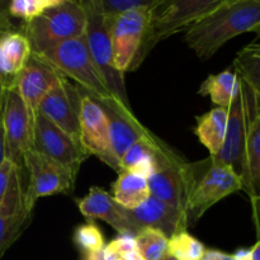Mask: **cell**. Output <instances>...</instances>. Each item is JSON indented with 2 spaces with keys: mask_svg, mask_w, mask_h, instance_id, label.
I'll list each match as a JSON object with an SVG mask.
<instances>
[{
  "mask_svg": "<svg viewBox=\"0 0 260 260\" xmlns=\"http://www.w3.org/2000/svg\"><path fill=\"white\" fill-rule=\"evenodd\" d=\"M236 76L260 94V46L258 41L240 51L234 61Z\"/></svg>",
  "mask_w": 260,
  "mask_h": 260,
  "instance_id": "25",
  "label": "cell"
},
{
  "mask_svg": "<svg viewBox=\"0 0 260 260\" xmlns=\"http://www.w3.org/2000/svg\"><path fill=\"white\" fill-rule=\"evenodd\" d=\"M80 107L81 89L62 75L58 83L42 99L37 112L47 117L81 146Z\"/></svg>",
  "mask_w": 260,
  "mask_h": 260,
  "instance_id": "13",
  "label": "cell"
},
{
  "mask_svg": "<svg viewBox=\"0 0 260 260\" xmlns=\"http://www.w3.org/2000/svg\"><path fill=\"white\" fill-rule=\"evenodd\" d=\"M30 55V45L24 35L9 32L0 36V78L7 88L14 85Z\"/></svg>",
  "mask_w": 260,
  "mask_h": 260,
  "instance_id": "19",
  "label": "cell"
},
{
  "mask_svg": "<svg viewBox=\"0 0 260 260\" xmlns=\"http://www.w3.org/2000/svg\"><path fill=\"white\" fill-rule=\"evenodd\" d=\"M126 217L137 229H154L164 234L168 239L180 231H187L188 218L183 211L149 196L139 207L134 210L123 208Z\"/></svg>",
  "mask_w": 260,
  "mask_h": 260,
  "instance_id": "16",
  "label": "cell"
},
{
  "mask_svg": "<svg viewBox=\"0 0 260 260\" xmlns=\"http://www.w3.org/2000/svg\"><path fill=\"white\" fill-rule=\"evenodd\" d=\"M245 145H246V124L245 117H244L243 107V95H241L240 84L236 90L233 101L228 108V124H226L225 140H223L222 147L220 152L215 156H211L216 161L228 165L235 172L243 183V190L249 194L250 200L253 201L254 211H255V221L258 215V201L251 187L250 178L248 174L245 157ZM258 223V221H256Z\"/></svg>",
  "mask_w": 260,
  "mask_h": 260,
  "instance_id": "8",
  "label": "cell"
},
{
  "mask_svg": "<svg viewBox=\"0 0 260 260\" xmlns=\"http://www.w3.org/2000/svg\"><path fill=\"white\" fill-rule=\"evenodd\" d=\"M41 4L43 5V8H48V7H53V5H57L60 3H62L63 0H40Z\"/></svg>",
  "mask_w": 260,
  "mask_h": 260,
  "instance_id": "39",
  "label": "cell"
},
{
  "mask_svg": "<svg viewBox=\"0 0 260 260\" xmlns=\"http://www.w3.org/2000/svg\"><path fill=\"white\" fill-rule=\"evenodd\" d=\"M238 2H244V0H223L222 4H233V3H238Z\"/></svg>",
  "mask_w": 260,
  "mask_h": 260,
  "instance_id": "41",
  "label": "cell"
},
{
  "mask_svg": "<svg viewBox=\"0 0 260 260\" xmlns=\"http://www.w3.org/2000/svg\"><path fill=\"white\" fill-rule=\"evenodd\" d=\"M3 127L7 159L12 160L18 167H23L24 155L33 150V117L14 85L5 89Z\"/></svg>",
  "mask_w": 260,
  "mask_h": 260,
  "instance_id": "11",
  "label": "cell"
},
{
  "mask_svg": "<svg viewBox=\"0 0 260 260\" xmlns=\"http://www.w3.org/2000/svg\"><path fill=\"white\" fill-rule=\"evenodd\" d=\"M104 248H106V251L109 255L116 258L119 254L127 253V251L131 250H136V240H135V236L121 234L118 238L112 240L111 243H109L108 245L104 246Z\"/></svg>",
  "mask_w": 260,
  "mask_h": 260,
  "instance_id": "32",
  "label": "cell"
},
{
  "mask_svg": "<svg viewBox=\"0 0 260 260\" xmlns=\"http://www.w3.org/2000/svg\"><path fill=\"white\" fill-rule=\"evenodd\" d=\"M193 167V182L187 201L188 225H194L207 210L228 196L243 190L241 179L233 169L212 157Z\"/></svg>",
  "mask_w": 260,
  "mask_h": 260,
  "instance_id": "5",
  "label": "cell"
},
{
  "mask_svg": "<svg viewBox=\"0 0 260 260\" xmlns=\"http://www.w3.org/2000/svg\"><path fill=\"white\" fill-rule=\"evenodd\" d=\"M228 124V108L216 107L203 116L197 118L196 135L198 140L210 151L211 156H215L222 147Z\"/></svg>",
  "mask_w": 260,
  "mask_h": 260,
  "instance_id": "21",
  "label": "cell"
},
{
  "mask_svg": "<svg viewBox=\"0 0 260 260\" xmlns=\"http://www.w3.org/2000/svg\"><path fill=\"white\" fill-rule=\"evenodd\" d=\"M200 260H234V256L215 249H206Z\"/></svg>",
  "mask_w": 260,
  "mask_h": 260,
  "instance_id": "35",
  "label": "cell"
},
{
  "mask_svg": "<svg viewBox=\"0 0 260 260\" xmlns=\"http://www.w3.org/2000/svg\"><path fill=\"white\" fill-rule=\"evenodd\" d=\"M206 248L187 231H180L168 239V254L177 260H200Z\"/></svg>",
  "mask_w": 260,
  "mask_h": 260,
  "instance_id": "28",
  "label": "cell"
},
{
  "mask_svg": "<svg viewBox=\"0 0 260 260\" xmlns=\"http://www.w3.org/2000/svg\"><path fill=\"white\" fill-rule=\"evenodd\" d=\"M112 188L113 200L126 210L139 207L150 196L146 178L131 172H119Z\"/></svg>",
  "mask_w": 260,
  "mask_h": 260,
  "instance_id": "22",
  "label": "cell"
},
{
  "mask_svg": "<svg viewBox=\"0 0 260 260\" xmlns=\"http://www.w3.org/2000/svg\"><path fill=\"white\" fill-rule=\"evenodd\" d=\"M38 56L93 98L98 101L114 99L91 58L84 36L58 43Z\"/></svg>",
  "mask_w": 260,
  "mask_h": 260,
  "instance_id": "3",
  "label": "cell"
},
{
  "mask_svg": "<svg viewBox=\"0 0 260 260\" xmlns=\"http://www.w3.org/2000/svg\"><path fill=\"white\" fill-rule=\"evenodd\" d=\"M81 215L88 220H102L114 229L117 233L136 236L140 229L132 225L123 212V207L113 200L107 190L101 187H91L88 194L78 201Z\"/></svg>",
  "mask_w": 260,
  "mask_h": 260,
  "instance_id": "18",
  "label": "cell"
},
{
  "mask_svg": "<svg viewBox=\"0 0 260 260\" xmlns=\"http://www.w3.org/2000/svg\"><path fill=\"white\" fill-rule=\"evenodd\" d=\"M5 89H7V86H5V84H4V81H3V79L0 78V102H2L3 98H4Z\"/></svg>",
  "mask_w": 260,
  "mask_h": 260,
  "instance_id": "40",
  "label": "cell"
},
{
  "mask_svg": "<svg viewBox=\"0 0 260 260\" xmlns=\"http://www.w3.org/2000/svg\"><path fill=\"white\" fill-rule=\"evenodd\" d=\"M95 101L103 109L108 122L112 149L117 159L119 160L135 142L146 136L150 131L137 121L131 109H127L116 99Z\"/></svg>",
  "mask_w": 260,
  "mask_h": 260,
  "instance_id": "17",
  "label": "cell"
},
{
  "mask_svg": "<svg viewBox=\"0 0 260 260\" xmlns=\"http://www.w3.org/2000/svg\"><path fill=\"white\" fill-rule=\"evenodd\" d=\"M260 29V0L221 4L185 29V42L202 60L212 57L226 42Z\"/></svg>",
  "mask_w": 260,
  "mask_h": 260,
  "instance_id": "1",
  "label": "cell"
},
{
  "mask_svg": "<svg viewBox=\"0 0 260 260\" xmlns=\"http://www.w3.org/2000/svg\"><path fill=\"white\" fill-rule=\"evenodd\" d=\"M156 169L147 178L150 196L183 211L187 215V201L193 182L192 164L183 160L161 140L155 146Z\"/></svg>",
  "mask_w": 260,
  "mask_h": 260,
  "instance_id": "7",
  "label": "cell"
},
{
  "mask_svg": "<svg viewBox=\"0 0 260 260\" xmlns=\"http://www.w3.org/2000/svg\"><path fill=\"white\" fill-rule=\"evenodd\" d=\"M85 17L76 0H63L53 7L45 8L27 22L25 37L32 53H42L61 42L84 36Z\"/></svg>",
  "mask_w": 260,
  "mask_h": 260,
  "instance_id": "4",
  "label": "cell"
},
{
  "mask_svg": "<svg viewBox=\"0 0 260 260\" xmlns=\"http://www.w3.org/2000/svg\"><path fill=\"white\" fill-rule=\"evenodd\" d=\"M117 260H144L140 253L136 250H131V251H127V253L123 254H119V255L116 256Z\"/></svg>",
  "mask_w": 260,
  "mask_h": 260,
  "instance_id": "38",
  "label": "cell"
},
{
  "mask_svg": "<svg viewBox=\"0 0 260 260\" xmlns=\"http://www.w3.org/2000/svg\"><path fill=\"white\" fill-rule=\"evenodd\" d=\"M223 0H165L151 13L149 27L132 70L139 68L159 42L185 30L193 22L222 4Z\"/></svg>",
  "mask_w": 260,
  "mask_h": 260,
  "instance_id": "6",
  "label": "cell"
},
{
  "mask_svg": "<svg viewBox=\"0 0 260 260\" xmlns=\"http://www.w3.org/2000/svg\"><path fill=\"white\" fill-rule=\"evenodd\" d=\"M23 167L28 174L24 202L32 210L38 198L71 193L75 184L76 177L70 170L36 150L24 155Z\"/></svg>",
  "mask_w": 260,
  "mask_h": 260,
  "instance_id": "9",
  "label": "cell"
},
{
  "mask_svg": "<svg viewBox=\"0 0 260 260\" xmlns=\"http://www.w3.org/2000/svg\"><path fill=\"white\" fill-rule=\"evenodd\" d=\"M33 150L60 162L75 177L89 156L80 145L40 112L33 118Z\"/></svg>",
  "mask_w": 260,
  "mask_h": 260,
  "instance_id": "12",
  "label": "cell"
},
{
  "mask_svg": "<svg viewBox=\"0 0 260 260\" xmlns=\"http://www.w3.org/2000/svg\"><path fill=\"white\" fill-rule=\"evenodd\" d=\"M80 144L89 156L94 155L117 173L121 172L119 160L112 149L108 122L103 109L84 90H81Z\"/></svg>",
  "mask_w": 260,
  "mask_h": 260,
  "instance_id": "14",
  "label": "cell"
},
{
  "mask_svg": "<svg viewBox=\"0 0 260 260\" xmlns=\"http://www.w3.org/2000/svg\"><path fill=\"white\" fill-rule=\"evenodd\" d=\"M45 9L40 0H10L9 13L13 17L29 22Z\"/></svg>",
  "mask_w": 260,
  "mask_h": 260,
  "instance_id": "31",
  "label": "cell"
},
{
  "mask_svg": "<svg viewBox=\"0 0 260 260\" xmlns=\"http://www.w3.org/2000/svg\"><path fill=\"white\" fill-rule=\"evenodd\" d=\"M239 89V79L235 73L225 70L216 75H210L202 85L198 93L201 95H208L213 104L222 108H229L236 90Z\"/></svg>",
  "mask_w": 260,
  "mask_h": 260,
  "instance_id": "23",
  "label": "cell"
},
{
  "mask_svg": "<svg viewBox=\"0 0 260 260\" xmlns=\"http://www.w3.org/2000/svg\"><path fill=\"white\" fill-rule=\"evenodd\" d=\"M157 137L149 132L135 142L119 159L121 172H131L144 178H149L156 169L155 146Z\"/></svg>",
  "mask_w": 260,
  "mask_h": 260,
  "instance_id": "20",
  "label": "cell"
},
{
  "mask_svg": "<svg viewBox=\"0 0 260 260\" xmlns=\"http://www.w3.org/2000/svg\"><path fill=\"white\" fill-rule=\"evenodd\" d=\"M32 211V208L28 207L25 202L15 212L0 211V258L27 228Z\"/></svg>",
  "mask_w": 260,
  "mask_h": 260,
  "instance_id": "24",
  "label": "cell"
},
{
  "mask_svg": "<svg viewBox=\"0 0 260 260\" xmlns=\"http://www.w3.org/2000/svg\"><path fill=\"white\" fill-rule=\"evenodd\" d=\"M74 241L84 253L101 250L106 246L103 234L99 230L98 226L91 221L76 228L75 234H74Z\"/></svg>",
  "mask_w": 260,
  "mask_h": 260,
  "instance_id": "29",
  "label": "cell"
},
{
  "mask_svg": "<svg viewBox=\"0 0 260 260\" xmlns=\"http://www.w3.org/2000/svg\"><path fill=\"white\" fill-rule=\"evenodd\" d=\"M61 76L62 74L36 53L30 55L23 70L18 74L14 86L33 118L42 99L58 83Z\"/></svg>",
  "mask_w": 260,
  "mask_h": 260,
  "instance_id": "15",
  "label": "cell"
},
{
  "mask_svg": "<svg viewBox=\"0 0 260 260\" xmlns=\"http://www.w3.org/2000/svg\"><path fill=\"white\" fill-rule=\"evenodd\" d=\"M164 2L165 0H101V4L108 17H114L131 9H146L152 13Z\"/></svg>",
  "mask_w": 260,
  "mask_h": 260,
  "instance_id": "30",
  "label": "cell"
},
{
  "mask_svg": "<svg viewBox=\"0 0 260 260\" xmlns=\"http://www.w3.org/2000/svg\"><path fill=\"white\" fill-rule=\"evenodd\" d=\"M245 157L248 174L254 193L259 198L260 190V116L246 124Z\"/></svg>",
  "mask_w": 260,
  "mask_h": 260,
  "instance_id": "26",
  "label": "cell"
},
{
  "mask_svg": "<svg viewBox=\"0 0 260 260\" xmlns=\"http://www.w3.org/2000/svg\"><path fill=\"white\" fill-rule=\"evenodd\" d=\"M85 17L86 46L96 68L101 71L109 91L116 101L127 109L129 107L128 95L124 85V75L118 73L113 65L111 45V20L104 13L101 0H76Z\"/></svg>",
  "mask_w": 260,
  "mask_h": 260,
  "instance_id": "2",
  "label": "cell"
},
{
  "mask_svg": "<svg viewBox=\"0 0 260 260\" xmlns=\"http://www.w3.org/2000/svg\"><path fill=\"white\" fill-rule=\"evenodd\" d=\"M7 159L5 155V136L4 127H3V101L0 102V164Z\"/></svg>",
  "mask_w": 260,
  "mask_h": 260,
  "instance_id": "36",
  "label": "cell"
},
{
  "mask_svg": "<svg viewBox=\"0 0 260 260\" xmlns=\"http://www.w3.org/2000/svg\"><path fill=\"white\" fill-rule=\"evenodd\" d=\"M17 167L18 165H15L14 162L9 159H5L4 161L0 164V205H2L5 194H7L10 180H12L13 174H14Z\"/></svg>",
  "mask_w": 260,
  "mask_h": 260,
  "instance_id": "33",
  "label": "cell"
},
{
  "mask_svg": "<svg viewBox=\"0 0 260 260\" xmlns=\"http://www.w3.org/2000/svg\"><path fill=\"white\" fill-rule=\"evenodd\" d=\"M107 258H108V253L106 251V248L96 251L84 253V260H107Z\"/></svg>",
  "mask_w": 260,
  "mask_h": 260,
  "instance_id": "37",
  "label": "cell"
},
{
  "mask_svg": "<svg viewBox=\"0 0 260 260\" xmlns=\"http://www.w3.org/2000/svg\"><path fill=\"white\" fill-rule=\"evenodd\" d=\"M136 249L144 260H161L168 255V238L154 229H142L136 236Z\"/></svg>",
  "mask_w": 260,
  "mask_h": 260,
  "instance_id": "27",
  "label": "cell"
},
{
  "mask_svg": "<svg viewBox=\"0 0 260 260\" xmlns=\"http://www.w3.org/2000/svg\"><path fill=\"white\" fill-rule=\"evenodd\" d=\"M111 45L113 65L118 73L132 70L142 45L151 12L131 9L111 17Z\"/></svg>",
  "mask_w": 260,
  "mask_h": 260,
  "instance_id": "10",
  "label": "cell"
},
{
  "mask_svg": "<svg viewBox=\"0 0 260 260\" xmlns=\"http://www.w3.org/2000/svg\"><path fill=\"white\" fill-rule=\"evenodd\" d=\"M161 260H177V259H175V258H173L172 255H169V254H168V255L165 256V258H162Z\"/></svg>",
  "mask_w": 260,
  "mask_h": 260,
  "instance_id": "42",
  "label": "cell"
},
{
  "mask_svg": "<svg viewBox=\"0 0 260 260\" xmlns=\"http://www.w3.org/2000/svg\"><path fill=\"white\" fill-rule=\"evenodd\" d=\"M233 256L234 260H260V241H256L250 249H239Z\"/></svg>",
  "mask_w": 260,
  "mask_h": 260,
  "instance_id": "34",
  "label": "cell"
}]
</instances>
